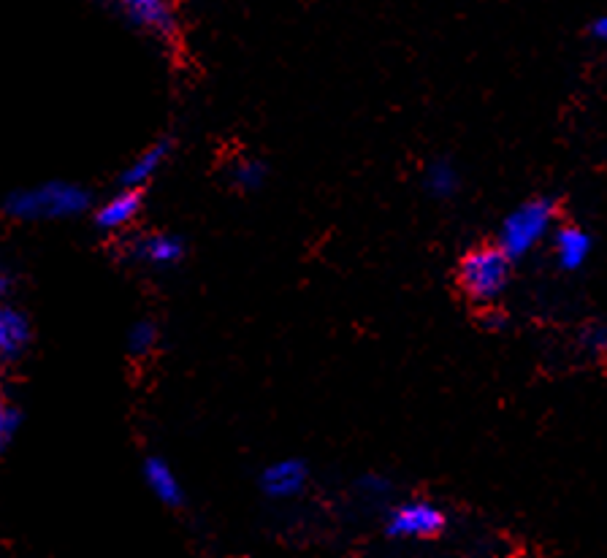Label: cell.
<instances>
[{
  "instance_id": "cell-9",
  "label": "cell",
  "mask_w": 607,
  "mask_h": 558,
  "mask_svg": "<svg viewBox=\"0 0 607 558\" xmlns=\"http://www.w3.org/2000/svg\"><path fill=\"white\" fill-rule=\"evenodd\" d=\"M169 152H171V141L160 139L144 149L141 155H136L128 166L122 168V174H120L122 190H136V193H139L141 187L147 185V182L158 174L160 166H163L166 158H169Z\"/></svg>"
},
{
  "instance_id": "cell-19",
  "label": "cell",
  "mask_w": 607,
  "mask_h": 558,
  "mask_svg": "<svg viewBox=\"0 0 607 558\" xmlns=\"http://www.w3.org/2000/svg\"><path fill=\"white\" fill-rule=\"evenodd\" d=\"M591 36L597 38V41H602V44H607V14H602V17H597L591 22Z\"/></svg>"
},
{
  "instance_id": "cell-1",
  "label": "cell",
  "mask_w": 607,
  "mask_h": 558,
  "mask_svg": "<svg viewBox=\"0 0 607 558\" xmlns=\"http://www.w3.org/2000/svg\"><path fill=\"white\" fill-rule=\"evenodd\" d=\"M93 206V196L76 182H44L36 187L11 190L3 201V212L14 220H68Z\"/></svg>"
},
{
  "instance_id": "cell-16",
  "label": "cell",
  "mask_w": 607,
  "mask_h": 558,
  "mask_svg": "<svg viewBox=\"0 0 607 558\" xmlns=\"http://www.w3.org/2000/svg\"><path fill=\"white\" fill-rule=\"evenodd\" d=\"M22 423H25V412L17 401H3V407H0V445H3V450H9L11 442L17 439Z\"/></svg>"
},
{
  "instance_id": "cell-10",
  "label": "cell",
  "mask_w": 607,
  "mask_h": 558,
  "mask_svg": "<svg viewBox=\"0 0 607 558\" xmlns=\"http://www.w3.org/2000/svg\"><path fill=\"white\" fill-rule=\"evenodd\" d=\"M131 255L147 266H171V263L182 261L185 242L171 233H147L131 244Z\"/></svg>"
},
{
  "instance_id": "cell-17",
  "label": "cell",
  "mask_w": 607,
  "mask_h": 558,
  "mask_svg": "<svg viewBox=\"0 0 607 558\" xmlns=\"http://www.w3.org/2000/svg\"><path fill=\"white\" fill-rule=\"evenodd\" d=\"M355 491L364 493L369 499H383V496L391 493V480L383 475H377V472H369V475L355 480Z\"/></svg>"
},
{
  "instance_id": "cell-20",
  "label": "cell",
  "mask_w": 607,
  "mask_h": 558,
  "mask_svg": "<svg viewBox=\"0 0 607 558\" xmlns=\"http://www.w3.org/2000/svg\"><path fill=\"white\" fill-rule=\"evenodd\" d=\"M486 326L488 328H502V326H505V315L491 309V312H486Z\"/></svg>"
},
{
  "instance_id": "cell-4",
  "label": "cell",
  "mask_w": 607,
  "mask_h": 558,
  "mask_svg": "<svg viewBox=\"0 0 607 558\" xmlns=\"http://www.w3.org/2000/svg\"><path fill=\"white\" fill-rule=\"evenodd\" d=\"M448 526L445 512L426 499L396 504L385 523V534L393 540H434Z\"/></svg>"
},
{
  "instance_id": "cell-3",
  "label": "cell",
  "mask_w": 607,
  "mask_h": 558,
  "mask_svg": "<svg viewBox=\"0 0 607 558\" xmlns=\"http://www.w3.org/2000/svg\"><path fill=\"white\" fill-rule=\"evenodd\" d=\"M553 220H556V204L551 198L523 201L505 217V223L499 228L496 247L505 252L510 261H518L523 255H529L551 233Z\"/></svg>"
},
{
  "instance_id": "cell-15",
  "label": "cell",
  "mask_w": 607,
  "mask_h": 558,
  "mask_svg": "<svg viewBox=\"0 0 607 558\" xmlns=\"http://www.w3.org/2000/svg\"><path fill=\"white\" fill-rule=\"evenodd\" d=\"M231 179L242 190H258L263 185V179H266V166H263L261 160H236L234 166H231Z\"/></svg>"
},
{
  "instance_id": "cell-21",
  "label": "cell",
  "mask_w": 607,
  "mask_h": 558,
  "mask_svg": "<svg viewBox=\"0 0 607 558\" xmlns=\"http://www.w3.org/2000/svg\"><path fill=\"white\" fill-rule=\"evenodd\" d=\"M231 558H242V556H231Z\"/></svg>"
},
{
  "instance_id": "cell-7",
  "label": "cell",
  "mask_w": 607,
  "mask_h": 558,
  "mask_svg": "<svg viewBox=\"0 0 607 558\" xmlns=\"http://www.w3.org/2000/svg\"><path fill=\"white\" fill-rule=\"evenodd\" d=\"M30 339H33V331H30L28 315L14 304H6L0 309V355H3V363L22 361V355L28 353Z\"/></svg>"
},
{
  "instance_id": "cell-18",
  "label": "cell",
  "mask_w": 607,
  "mask_h": 558,
  "mask_svg": "<svg viewBox=\"0 0 607 558\" xmlns=\"http://www.w3.org/2000/svg\"><path fill=\"white\" fill-rule=\"evenodd\" d=\"M583 345L594 350V353H602L607 347V328L602 326H591L583 331Z\"/></svg>"
},
{
  "instance_id": "cell-6",
  "label": "cell",
  "mask_w": 607,
  "mask_h": 558,
  "mask_svg": "<svg viewBox=\"0 0 607 558\" xmlns=\"http://www.w3.org/2000/svg\"><path fill=\"white\" fill-rule=\"evenodd\" d=\"M309 483V469L301 458H282L263 469L261 488L269 499H296Z\"/></svg>"
},
{
  "instance_id": "cell-13",
  "label": "cell",
  "mask_w": 607,
  "mask_h": 558,
  "mask_svg": "<svg viewBox=\"0 0 607 558\" xmlns=\"http://www.w3.org/2000/svg\"><path fill=\"white\" fill-rule=\"evenodd\" d=\"M423 185L434 198H450L458 190V171L448 160H431L423 174Z\"/></svg>"
},
{
  "instance_id": "cell-11",
  "label": "cell",
  "mask_w": 607,
  "mask_h": 558,
  "mask_svg": "<svg viewBox=\"0 0 607 558\" xmlns=\"http://www.w3.org/2000/svg\"><path fill=\"white\" fill-rule=\"evenodd\" d=\"M591 236L578 225H564L553 236V252H556V263L564 271H578L591 255Z\"/></svg>"
},
{
  "instance_id": "cell-12",
  "label": "cell",
  "mask_w": 607,
  "mask_h": 558,
  "mask_svg": "<svg viewBox=\"0 0 607 558\" xmlns=\"http://www.w3.org/2000/svg\"><path fill=\"white\" fill-rule=\"evenodd\" d=\"M139 212L141 193H136V190H120L117 196L103 201V204L95 209V225H98L101 231H120V228H128V225L139 217Z\"/></svg>"
},
{
  "instance_id": "cell-2",
  "label": "cell",
  "mask_w": 607,
  "mask_h": 558,
  "mask_svg": "<svg viewBox=\"0 0 607 558\" xmlns=\"http://www.w3.org/2000/svg\"><path fill=\"white\" fill-rule=\"evenodd\" d=\"M510 266L513 261L499 247H475L458 263V288L469 301L491 307L510 285Z\"/></svg>"
},
{
  "instance_id": "cell-5",
  "label": "cell",
  "mask_w": 607,
  "mask_h": 558,
  "mask_svg": "<svg viewBox=\"0 0 607 558\" xmlns=\"http://www.w3.org/2000/svg\"><path fill=\"white\" fill-rule=\"evenodd\" d=\"M117 9L133 28L147 30L166 44H174L179 38L177 9L166 0H125V3H117Z\"/></svg>"
},
{
  "instance_id": "cell-8",
  "label": "cell",
  "mask_w": 607,
  "mask_h": 558,
  "mask_svg": "<svg viewBox=\"0 0 607 558\" xmlns=\"http://www.w3.org/2000/svg\"><path fill=\"white\" fill-rule=\"evenodd\" d=\"M141 477H144L147 491H150L160 504H166V507H182V504H185V488H182L177 472L171 469L166 458H147L144 466H141Z\"/></svg>"
},
{
  "instance_id": "cell-14",
  "label": "cell",
  "mask_w": 607,
  "mask_h": 558,
  "mask_svg": "<svg viewBox=\"0 0 607 558\" xmlns=\"http://www.w3.org/2000/svg\"><path fill=\"white\" fill-rule=\"evenodd\" d=\"M160 342V328L155 320H136L128 331V353L133 358H147L150 353H155V347Z\"/></svg>"
}]
</instances>
